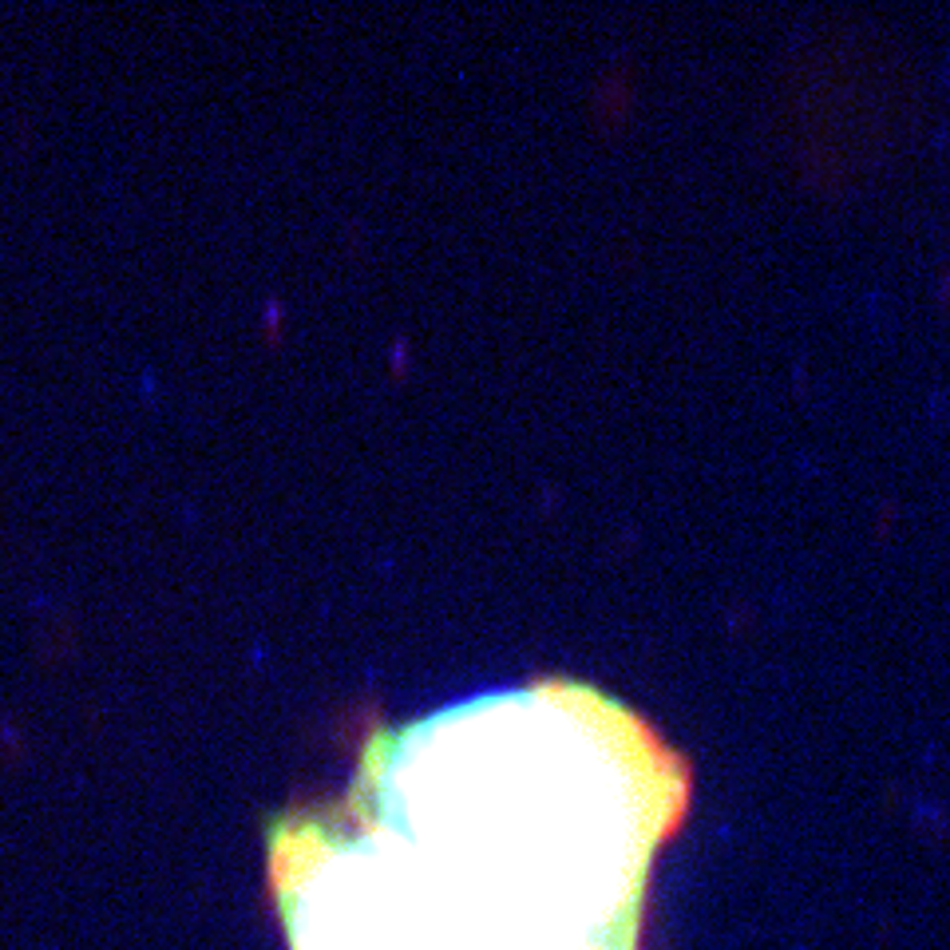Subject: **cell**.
<instances>
[{"mask_svg": "<svg viewBox=\"0 0 950 950\" xmlns=\"http://www.w3.org/2000/svg\"><path fill=\"white\" fill-rule=\"evenodd\" d=\"M689 769L579 681L377 729L344 797L270 828L290 950H638Z\"/></svg>", "mask_w": 950, "mask_h": 950, "instance_id": "1", "label": "cell"}]
</instances>
